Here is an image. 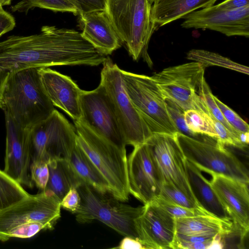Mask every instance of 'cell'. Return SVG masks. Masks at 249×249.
Instances as JSON below:
<instances>
[{"label":"cell","mask_w":249,"mask_h":249,"mask_svg":"<svg viewBox=\"0 0 249 249\" xmlns=\"http://www.w3.org/2000/svg\"><path fill=\"white\" fill-rule=\"evenodd\" d=\"M103 60V54L74 29L45 25L37 34L9 36L0 42V108L4 86L15 72L53 66H96Z\"/></svg>","instance_id":"cell-1"},{"label":"cell","mask_w":249,"mask_h":249,"mask_svg":"<svg viewBox=\"0 0 249 249\" xmlns=\"http://www.w3.org/2000/svg\"><path fill=\"white\" fill-rule=\"evenodd\" d=\"M39 68L26 69L11 74L3 89L2 110L25 129L46 119L55 109L43 87Z\"/></svg>","instance_id":"cell-2"},{"label":"cell","mask_w":249,"mask_h":249,"mask_svg":"<svg viewBox=\"0 0 249 249\" xmlns=\"http://www.w3.org/2000/svg\"><path fill=\"white\" fill-rule=\"evenodd\" d=\"M151 5L148 0H106L105 9L133 60L142 57L150 67L153 63L147 48L155 30L151 18Z\"/></svg>","instance_id":"cell-3"},{"label":"cell","mask_w":249,"mask_h":249,"mask_svg":"<svg viewBox=\"0 0 249 249\" xmlns=\"http://www.w3.org/2000/svg\"><path fill=\"white\" fill-rule=\"evenodd\" d=\"M76 143L108 184V193L123 202L128 199L126 152L97 134L81 120L74 121Z\"/></svg>","instance_id":"cell-4"},{"label":"cell","mask_w":249,"mask_h":249,"mask_svg":"<svg viewBox=\"0 0 249 249\" xmlns=\"http://www.w3.org/2000/svg\"><path fill=\"white\" fill-rule=\"evenodd\" d=\"M81 198L80 207L75 213L76 220L85 224L99 220L124 236L138 239L135 219L144 206L133 207L122 203L111 195L101 193L83 183L76 188Z\"/></svg>","instance_id":"cell-5"},{"label":"cell","mask_w":249,"mask_h":249,"mask_svg":"<svg viewBox=\"0 0 249 249\" xmlns=\"http://www.w3.org/2000/svg\"><path fill=\"white\" fill-rule=\"evenodd\" d=\"M121 73L128 96L152 133L178 132L168 113L165 97L152 77L121 69Z\"/></svg>","instance_id":"cell-6"},{"label":"cell","mask_w":249,"mask_h":249,"mask_svg":"<svg viewBox=\"0 0 249 249\" xmlns=\"http://www.w3.org/2000/svg\"><path fill=\"white\" fill-rule=\"evenodd\" d=\"M174 137L185 159L201 171L249 183L248 172L239 159L211 138L203 141L177 132Z\"/></svg>","instance_id":"cell-7"},{"label":"cell","mask_w":249,"mask_h":249,"mask_svg":"<svg viewBox=\"0 0 249 249\" xmlns=\"http://www.w3.org/2000/svg\"><path fill=\"white\" fill-rule=\"evenodd\" d=\"M205 68L193 61L165 68L151 77L164 96L184 111L194 109L211 115L200 95Z\"/></svg>","instance_id":"cell-8"},{"label":"cell","mask_w":249,"mask_h":249,"mask_svg":"<svg viewBox=\"0 0 249 249\" xmlns=\"http://www.w3.org/2000/svg\"><path fill=\"white\" fill-rule=\"evenodd\" d=\"M101 83L112 103L126 145L143 144L153 133L137 111L124 89L121 69L107 57L103 63Z\"/></svg>","instance_id":"cell-9"},{"label":"cell","mask_w":249,"mask_h":249,"mask_svg":"<svg viewBox=\"0 0 249 249\" xmlns=\"http://www.w3.org/2000/svg\"><path fill=\"white\" fill-rule=\"evenodd\" d=\"M31 161L48 163L55 159H67L76 143L74 125L54 109L45 120L30 129Z\"/></svg>","instance_id":"cell-10"},{"label":"cell","mask_w":249,"mask_h":249,"mask_svg":"<svg viewBox=\"0 0 249 249\" xmlns=\"http://www.w3.org/2000/svg\"><path fill=\"white\" fill-rule=\"evenodd\" d=\"M81 121L98 135L126 151L124 135L115 110L103 85L90 91L82 90L80 97Z\"/></svg>","instance_id":"cell-11"},{"label":"cell","mask_w":249,"mask_h":249,"mask_svg":"<svg viewBox=\"0 0 249 249\" xmlns=\"http://www.w3.org/2000/svg\"><path fill=\"white\" fill-rule=\"evenodd\" d=\"M61 207L56 197L42 191L0 211V241L8 240L11 229L28 222H40L47 230L53 229L61 216Z\"/></svg>","instance_id":"cell-12"},{"label":"cell","mask_w":249,"mask_h":249,"mask_svg":"<svg viewBox=\"0 0 249 249\" xmlns=\"http://www.w3.org/2000/svg\"><path fill=\"white\" fill-rule=\"evenodd\" d=\"M145 143L160 172L163 182L173 185L196 202L188 182L185 158L174 135L153 133Z\"/></svg>","instance_id":"cell-13"},{"label":"cell","mask_w":249,"mask_h":249,"mask_svg":"<svg viewBox=\"0 0 249 249\" xmlns=\"http://www.w3.org/2000/svg\"><path fill=\"white\" fill-rule=\"evenodd\" d=\"M127 169L129 194L144 204L159 196L164 180L145 143L134 147Z\"/></svg>","instance_id":"cell-14"},{"label":"cell","mask_w":249,"mask_h":249,"mask_svg":"<svg viewBox=\"0 0 249 249\" xmlns=\"http://www.w3.org/2000/svg\"><path fill=\"white\" fill-rule=\"evenodd\" d=\"M184 28L209 29L228 36H249V5L232 10L212 5L193 11L183 18Z\"/></svg>","instance_id":"cell-15"},{"label":"cell","mask_w":249,"mask_h":249,"mask_svg":"<svg viewBox=\"0 0 249 249\" xmlns=\"http://www.w3.org/2000/svg\"><path fill=\"white\" fill-rule=\"evenodd\" d=\"M211 176L210 183L243 239L249 230V184L222 175Z\"/></svg>","instance_id":"cell-16"},{"label":"cell","mask_w":249,"mask_h":249,"mask_svg":"<svg viewBox=\"0 0 249 249\" xmlns=\"http://www.w3.org/2000/svg\"><path fill=\"white\" fill-rule=\"evenodd\" d=\"M135 219L138 239L145 249H172L175 234V218L152 201L144 204Z\"/></svg>","instance_id":"cell-17"},{"label":"cell","mask_w":249,"mask_h":249,"mask_svg":"<svg viewBox=\"0 0 249 249\" xmlns=\"http://www.w3.org/2000/svg\"><path fill=\"white\" fill-rule=\"evenodd\" d=\"M6 149L4 171L20 184L32 188L30 166V129L18 125L5 112Z\"/></svg>","instance_id":"cell-18"},{"label":"cell","mask_w":249,"mask_h":249,"mask_svg":"<svg viewBox=\"0 0 249 249\" xmlns=\"http://www.w3.org/2000/svg\"><path fill=\"white\" fill-rule=\"evenodd\" d=\"M39 73L44 89L53 105L65 111L73 121L80 120L82 89L70 77L49 67L39 68Z\"/></svg>","instance_id":"cell-19"},{"label":"cell","mask_w":249,"mask_h":249,"mask_svg":"<svg viewBox=\"0 0 249 249\" xmlns=\"http://www.w3.org/2000/svg\"><path fill=\"white\" fill-rule=\"evenodd\" d=\"M78 16L82 36L101 53L107 56L121 47L122 42L105 11Z\"/></svg>","instance_id":"cell-20"},{"label":"cell","mask_w":249,"mask_h":249,"mask_svg":"<svg viewBox=\"0 0 249 249\" xmlns=\"http://www.w3.org/2000/svg\"><path fill=\"white\" fill-rule=\"evenodd\" d=\"M176 233L186 235L215 237L220 235L226 237L232 234H238L232 221L211 214L175 218Z\"/></svg>","instance_id":"cell-21"},{"label":"cell","mask_w":249,"mask_h":249,"mask_svg":"<svg viewBox=\"0 0 249 249\" xmlns=\"http://www.w3.org/2000/svg\"><path fill=\"white\" fill-rule=\"evenodd\" d=\"M185 166L189 185L199 206L213 215L231 219L210 181L203 176L202 171L186 159Z\"/></svg>","instance_id":"cell-22"},{"label":"cell","mask_w":249,"mask_h":249,"mask_svg":"<svg viewBox=\"0 0 249 249\" xmlns=\"http://www.w3.org/2000/svg\"><path fill=\"white\" fill-rule=\"evenodd\" d=\"M217 0H156L151 5V18L155 30L199 8L213 5Z\"/></svg>","instance_id":"cell-23"},{"label":"cell","mask_w":249,"mask_h":249,"mask_svg":"<svg viewBox=\"0 0 249 249\" xmlns=\"http://www.w3.org/2000/svg\"><path fill=\"white\" fill-rule=\"evenodd\" d=\"M48 165L49 179L42 191L54 196L60 202L71 188H76L84 183L67 159H53L49 161Z\"/></svg>","instance_id":"cell-24"},{"label":"cell","mask_w":249,"mask_h":249,"mask_svg":"<svg viewBox=\"0 0 249 249\" xmlns=\"http://www.w3.org/2000/svg\"><path fill=\"white\" fill-rule=\"evenodd\" d=\"M67 160L84 183L101 193H108L107 182L76 143Z\"/></svg>","instance_id":"cell-25"},{"label":"cell","mask_w":249,"mask_h":249,"mask_svg":"<svg viewBox=\"0 0 249 249\" xmlns=\"http://www.w3.org/2000/svg\"><path fill=\"white\" fill-rule=\"evenodd\" d=\"M30 195L20 183L0 169V211Z\"/></svg>","instance_id":"cell-26"},{"label":"cell","mask_w":249,"mask_h":249,"mask_svg":"<svg viewBox=\"0 0 249 249\" xmlns=\"http://www.w3.org/2000/svg\"><path fill=\"white\" fill-rule=\"evenodd\" d=\"M188 59L201 63L206 68L218 66L249 74V68L238 64L219 54L200 49L190 50L187 54Z\"/></svg>","instance_id":"cell-27"},{"label":"cell","mask_w":249,"mask_h":249,"mask_svg":"<svg viewBox=\"0 0 249 249\" xmlns=\"http://www.w3.org/2000/svg\"><path fill=\"white\" fill-rule=\"evenodd\" d=\"M34 7L79 15L76 7L69 0H22L12 6L11 10L14 12H27Z\"/></svg>","instance_id":"cell-28"},{"label":"cell","mask_w":249,"mask_h":249,"mask_svg":"<svg viewBox=\"0 0 249 249\" xmlns=\"http://www.w3.org/2000/svg\"><path fill=\"white\" fill-rule=\"evenodd\" d=\"M184 117L185 124L191 131L216 140L217 134L211 115L196 110L189 109L184 111Z\"/></svg>","instance_id":"cell-29"},{"label":"cell","mask_w":249,"mask_h":249,"mask_svg":"<svg viewBox=\"0 0 249 249\" xmlns=\"http://www.w3.org/2000/svg\"><path fill=\"white\" fill-rule=\"evenodd\" d=\"M158 197L169 202L186 208L203 209L196 201L190 198L181 190L167 182H163Z\"/></svg>","instance_id":"cell-30"},{"label":"cell","mask_w":249,"mask_h":249,"mask_svg":"<svg viewBox=\"0 0 249 249\" xmlns=\"http://www.w3.org/2000/svg\"><path fill=\"white\" fill-rule=\"evenodd\" d=\"M200 95L205 102L211 115L224 125L225 127L239 140V135L240 132L237 131L225 119L222 113L213 99V95L212 94L211 89L207 83L205 78L203 79L202 82Z\"/></svg>","instance_id":"cell-31"},{"label":"cell","mask_w":249,"mask_h":249,"mask_svg":"<svg viewBox=\"0 0 249 249\" xmlns=\"http://www.w3.org/2000/svg\"><path fill=\"white\" fill-rule=\"evenodd\" d=\"M165 103L168 113L173 121L178 132L200 141H206L210 137L195 134L191 131L187 127L185 121L184 110L171 99L165 98Z\"/></svg>","instance_id":"cell-32"},{"label":"cell","mask_w":249,"mask_h":249,"mask_svg":"<svg viewBox=\"0 0 249 249\" xmlns=\"http://www.w3.org/2000/svg\"><path fill=\"white\" fill-rule=\"evenodd\" d=\"M216 236L186 235L176 233L172 245V249H210Z\"/></svg>","instance_id":"cell-33"},{"label":"cell","mask_w":249,"mask_h":249,"mask_svg":"<svg viewBox=\"0 0 249 249\" xmlns=\"http://www.w3.org/2000/svg\"><path fill=\"white\" fill-rule=\"evenodd\" d=\"M153 201L175 218L200 214H211L203 209L186 208L169 202L159 197H157Z\"/></svg>","instance_id":"cell-34"},{"label":"cell","mask_w":249,"mask_h":249,"mask_svg":"<svg viewBox=\"0 0 249 249\" xmlns=\"http://www.w3.org/2000/svg\"><path fill=\"white\" fill-rule=\"evenodd\" d=\"M213 97L225 119L233 128L239 132H249V126L246 122L216 96L213 95Z\"/></svg>","instance_id":"cell-35"},{"label":"cell","mask_w":249,"mask_h":249,"mask_svg":"<svg viewBox=\"0 0 249 249\" xmlns=\"http://www.w3.org/2000/svg\"><path fill=\"white\" fill-rule=\"evenodd\" d=\"M30 171L33 182L43 191L47 185L49 177L48 163L43 160L31 161Z\"/></svg>","instance_id":"cell-36"},{"label":"cell","mask_w":249,"mask_h":249,"mask_svg":"<svg viewBox=\"0 0 249 249\" xmlns=\"http://www.w3.org/2000/svg\"><path fill=\"white\" fill-rule=\"evenodd\" d=\"M42 230H47L45 225L40 222H30L17 226L11 229L7 235L11 238H28L36 234Z\"/></svg>","instance_id":"cell-37"},{"label":"cell","mask_w":249,"mask_h":249,"mask_svg":"<svg viewBox=\"0 0 249 249\" xmlns=\"http://www.w3.org/2000/svg\"><path fill=\"white\" fill-rule=\"evenodd\" d=\"M211 117L217 134L216 142L224 146L225 145H231L241 149L245 148L239 140L224 125L212 115Z\"/></svg>","instance_id":"cell-38"},{"label":"cell","mask_w":249,"mask_h":249,"mask_svg":"<svg viewBox=\"0 0 249 249\" xmlns=\"http://www.w3.org/2000/svg\"><path fill=\"white\" fill-rule=\"evenodd\" d=\"M77 8L79 15L105 11L106 0H69Z\"/></svg>","instance_id":"cell-39"},{"label":"cell","mask_w":249,"mask_h":249,"mask_svg":"<svg viewBox=\"0 0 249 249\" xmlns=\"http://www.w3.org/2000/svg\"><path fill=\"white\" fill-rule=\"evenodd\" d=\"M81 203L80 195L75 187H71L60 202L61 207L73 213L78 210Z\"/></svg>","instance_id":"cell-40"},{"label":"cell","mask_w":249,"mask_h":249,"mask_svg":"<svg viewBox=\"0 0 249 249\" xmlns=\"http://www.w3.org/2000/svg\"><path fill=\"white\" fill-rule=\"evenodd\" d=\"M16 26L14 17L3 8L0 9V37L12 30Z\"/></svg>","instance_id":"cell-41"},{"label":"cell","mask_w":249,"mask_h":249,"mask_svg":"<svg viewBox=\"0 0 249 249\" xmlns=\"http://www.w3.org/2000/svg\"><path fill=\"white\" fill-rule=\"evenodd\" d=\"M113 248L119 249H145V247L139 239L130 236H124L120 243L119 246Z\"/></svg>","instance_id":"cell-42"},{"label":"cell","mask_w":249,"mask_h":249,"mask_svg":"<svg viewBox=\"0 0 249 249\" xmlns=\"http://www.w3.org/2000/svg\"><path fill=\"white\" fill-rule=\"evenodd\" d=\"M216 5L222 9H236L249 5V0H225Z\"/></svg>","instance_id":"cell-43"},{"label":"cell","mask_w":249,"mask_h":249,"mask_svg":"<svg viewBox=\"0 0 249 249\" xmlns=\"http://www.w3.org/2000/svg\"><path fill=\"white\" fill-rule=\"evenodd\" d=\"M12 0H0V9H2L3 6L10 5Z\"/></svg>","instance_id":"cell-44"},{"label":"cell","mask_w":249,"mask_h":249,"mask_svg":"<svg viewBox=\"0 0 249 249\" xmlns=\"http://www.w3.org/2000/svg\"><path fill=\"white\" fill-rule=\"evenodd\" d=\"M149 0V2H150L151 4H153V2H154L156 0Z\"/></svg>","instance_id":"cell-45"}]
</instances>
